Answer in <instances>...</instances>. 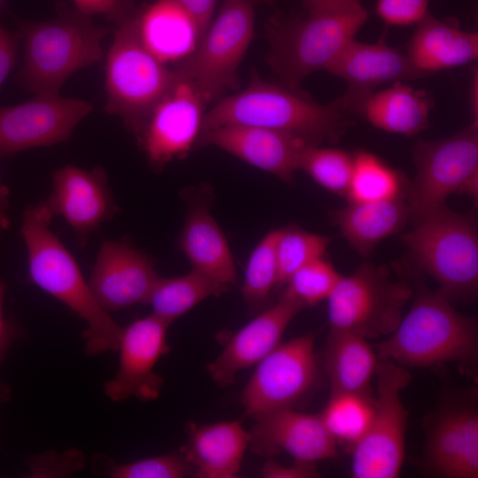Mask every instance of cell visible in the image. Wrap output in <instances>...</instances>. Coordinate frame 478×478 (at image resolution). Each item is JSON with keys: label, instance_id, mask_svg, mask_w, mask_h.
Masks as SVG:
<instances>
[{"label": "cell", "instance_id": "26", "mask_svg": "<svg viewBox=\"0 0 478 478\" xmlns=\"http://www.w3.org/2000/svg\"><path fill=\"white\" fill-rule=\"evenodd\" d=\"M180 246L192 269L219 282L236 284L235 266L226 237L204 204L195 205L184 223Z\"/></svg>", "mask_w": 478, "mask_h": 478}, {"label": "cell", "instance_id": "15", "mask_svg": "<svg viewBox=\"0 0 478 478\" xmlns=\"http://www.w3.org/2000/svg\"><path fill=\"white\" fill-rule=\"evenodd\" d=\"M170 325L153 313L137 319L122 329L118 350L120 363L115 376L104 385L113 402L129 397L151 401L160 395L163 379L155 373L158 359L166 355V332Z\"/></svg>", "mask_w": 478, "mask_h": 478}, {"label": "cell", "instance_id": "38", "mask_svg": "<svg viewBox=\"0 0 478 478\" xmlns=\"http://www.w3.org/2000/svg\"><path fill=\"white\" fill-rule=\"evenodd\" d=\"M434 0H378L375 12L388 26H409L418 23L429 12Z\"/></svg>", "mask_w": 478, "mask_h": 478}, {"label": "cell", "instance_id": "9", "mask_svg": "<svg viewBox=\"0 0 478 478\" xmlns=\"http://www.w3.org/2000/svg\"><path fill=\"white\" fill-rule=\"evenodd\" d=\"M413 289L395 281L383 266L362 264L343 276L328 297L330 328L349 330L366 339L390 335L404 315Z\"/></svg>", "mask_w": 478, "mask_h": 478}, {"label": "cell", "instance_id": "27", "mask_svg": "<svg viewBox=\"0 0 478 478\" xmlns=\"http://www.w3.org/2000/svg\"><path fill=\"white\" fill-rule=\"evenodd\" d=\"M432 106V98L425 90L397 81L370 95L358 113L382 131L413 136L428 127Z\"/></svg>", "mask_w": 478, "mask_h": 478}, {"label": "cell", "instance_id": "48", "mask_svg": "<svg viewBox=\"0 0 478 478\" xmlns=\"http://www.w3.org/2000/svg\"><path fill=\"white\" fill-rule=\"evenodd\" d=\"M4 4V0H0V8L3 7Z\"/></svg>", "mask_w": 478, "mask_h": 478}, {"label": "cell", "instance_id": "36", "mask_svg": "<svg viewBox=\"0 0 478 478\" xmlns=\"http://www.w3.org/2000/svg\"><path fill=\"white\" fill-rule=\"evenodd\" d=\"M341 277L334 266L322 257L297 270L284 284L282 295L304 307L312 306L328 299Z\"/></svg>", "mask_w": 478, "mask_h": 478}, {"label": "cell", "instance_id": "44", "mask_svg": "<svg viewBox=\"0 0 478 478\" xmlns=\"http://www.w3.org/2000/svg\"><path fill=\"white\" fill-rule=\"evenodd\" d=\"M474 79L472 81V87H471V97H470V104H471V110L473 113L474 122L473 124L477 125V73H474Z\"/></svg>", "mask_w": 478, "mask_h": 478}, {"label": "cell", "instance_id": "31", "mask_svg": "<svg viewBox=\"0 0 478 478\" xmlns=\"http://www.w3.org/2000/svg\"><path fill=\"white\" fill-rule=\"evenodd\" d=\"M404 176L376 155L359 150L353 155L346 195L349 203H369L405 197Z\"/></svg>", "mask_w": 478, "mask_h": 478}, {"label": "cell", "instance_id": "30", "mask_svg": "<svg viewBox=\"0 0 478 478\" xmlns=\"http://www.w3.org/2000/svg\"><path fill=\"white\" fill-rule=\"evenodd\" d=\"M231 287L196 270L177 277H159L146 301L152 313L171 325L210 297H219Z\"/></svg>", "mask_w": 478, "mask_h": 478}, {"label": "cell", "instance_id": "8", "mask_svg": "<svg viewBox=\"0 0 478 478\" xmlns=\"http://www.w3.org/2000/svg\"><path fill=\"white\" fill-rule=\"evenodd\" d=\"M251 0H224L196 48L174 69L204 104L237 85V69L254 35Z\"/></svg>", "mask_w": 478, "mask_h": 478}, {"label": "cell", "instance_id": "28", "mask_svg": "<svg viewBox=\"0 0 478 478\" xmlns=\"http://www.w3.org/2000/svg\"><path fill=\"white\" fill-rule=\"evenodd\" d=\"M367 340L349 330L330 328L324 361L331 391L369 393L379 359Z\"/></svg>", "mask_w": 478, "mask_h": 478}, {"label": "cell", "instance_id": "13", "mask_svg": "<svg viewBox=\"0 0 478 478\" xmlns=\"http://www.w3.org/2000/svg\"><path fill=\"white\" fill-rule=\"evenodd\" d=\"M256 366L241 396L245 413L256 418L292 406L310 390L317 378L312 335L281 343Z\"/></svg>", "mask_w": 478, "mask_h": 478}, {"label": "cell", "instance_id": "5", "mask_svg": "<svg viewBox=\"0 0 478 478\" xmlns=\"http://www.w3.org/2000/svg\"><path fill=\"white\" fill-rule=\"evenodd\" d=\"M108 33L75 8H60L57 18L22 25V81L36 96H59L73 73L102 59L101 42Z\"/></svg>", "mask_w": 478, "mask_h": 478}, {"label": "cell", "instance_id": "37", "mask_svg": "<svg viewBox=\"0 0 478 478\" xmlns=\"http://www.w3.org/2000/svg\"><path fill=\"white\" fill-rule=\"evenodd\" d=\"M192 469L183 454H166L109 466L114 478H182Z\"/></svg>", "mask_w": 478, "mask_h": 478}, {"label": "cell", "instance_id": "34", "mask_svg": "<svg viewBox=\"0 0 478 478\" xmlns=\"http://www.w3.org/2000/svg\"><path fill=\"white\" fill-rule=\"evenodd\" d=\"M278 230L266 234L252 251L245 269L242 294L251 310L267 301L271 290L278 284L276 241Z\"/></svg>", "mask_w": 478, "mask_h": 478}, {"label": "cell", "instance_id": "32", "mask_svg": "<svg viewBox=\"0 0 478 478\" xmlns=\"http://www.w3.org/2000/svg\"><path fill=\"white\" fill-rule=\"evenodd\" d=\"M374 413V398L369 393L331 391L319 414L336 443L351 450L366 433Z\"/></svg>", "mask_w": 478, "mask_h": 478}, {"label": "cell", "instance_id": "21", "mask_svg": "<svg viewBox=\"0 0 478 478\" xmlns=\"http://www.w3.org/2000/svg\"><path fill=\"white\" fill-rule=\"evenodd\" d=\"M305 307L285 295L244 325L227 342L220 354L207 366L220 387L232 384L240 371L257 365L280 343L294 317Z\"/></svg>", "mask_w": 478, "mask_h": 478}, {"label": "cell", "instance_id": "10", "mask_svg": "<svg viewBox=\"0 0 478 478\" xmlns=\"http://www.w3.org/2000/svg\"><path fill=\"white\" fill-rule=\"evenodd\" d=\"M376 396L370 426L351 449L354 478H397L405 450L407 411L401 392L411 382L410 372L391 360H379Z\"/></svg>", "mask_w": 478, "mask_h": 478}, {"label": "cell", "instance_id": "16", "mask_svg": "<svg viewBox=\"0 0 478 478\" xmlns=\"http://www.w3.org/2000/svg\"><path fill=\"white\" fill-rule=\"evenodd\" d=\"M204 105L193 86L178 75L137 135L152 166L162 167L192 149L201 134Z\"/></svg>", "mask_w": 478, "mask_h": 478}, {"label": "cell", "instance_id": "6", "mask_svg": "<svg viewBox=\"0 0 478 478\" xmlns=\"http://www.w3.org/2000/svg\"><path fill=\"white\" fill-rule=\"evenodd\" d=\"M402 238L417 265L449 299L473 297L478 284V233L473 213L445 205L415 220Z\"/></svg>", "mask_w": 478, "mask_h": 478}, {"label": "cell", "instance_id": "7", "mask_svg": "<svg viewBox=\"0 0 478 478\" xmlns=\"http://www.w3.org/2000/svg\"><path fill=\"white\" fill-rule=\"evenodd\" d=\"M178 79L143 42L138 13L119 24L105 62L104 111L118 115L136 135Z\"/></svg>", "mask_w": 478, "mask_h": 478}, {"label": "cell", "instance_id": "11", "mask_svg": "<svg viewBox=\"0 0 478 478\" xmlns=\"http://www.w3.org/2000/svg\"><path fill=\"white\" fill-rule=\"evenodd\" d=\"M476 390L446 391L426 417L420 468L440 478L478 477Z\"/></svg>", "mask_w": 478, "mask_h": 478}, {"label": "cell", "instance_id": "3", "mask_svg": "<svg viewBox=\"0 0 478 478\" xmlns=\"http://www.w3.org/2000/svg\"><path fill=\"white\" fill-rule=\"evenodd\" d=\"M412 297L395 330L374 345L378 359L419 367L476 363V320L459 312L448 297L423 284L416 285Z\"/></svg>", "mask_w": 478, "mask_h": 478}, {"label": "cell", "instance_id": "35", "mask_svg": "<svg viewBox=\"0 0 478 478\" xmlns=\"http://www.w3.org/2000/svg\"><path fill=\"white\" fill-rule=\"evenodd\" d=\"M331 239L311 233L297 226L279 229L276 241L278 284L282 287L300 267L324 257Z\"/></svg>", "mask_w": 478, "mask_h": 478}, {"label": "cell", "instance_id": "20", "mask_svg": "<svg viewBox=\"0 0 478 478\" xmlns=\"http://www.w3.org/2000/svg\"><path fill=\"white\" fill-rule=\"evenodd\" d=\"M45 204L52 215H60L69 223L81 246L117 210L101 167L86 171L66 166L56 170L52 192Z\"/></svg>", "mask_w": 478, "mask_h": 478}, {"label": "cell", "instance_id": "12", "mask_svg": "<svg viewBox=\"0 0 478 478\" xmlns=\"http://www.w3.org/2000/svg\"><path fill=\"white\" fill-rule=\"evenodd\" d=\"M415 177L407 187L406 203L413 220L445 205L453 193L478 174L477 125L442 140L416 143Z\"/></svg>", "mask_w": 478, "mask_h": 478}, {"label": "cell", "instance_id": "17", "mask_svg": "<svg viewBox=\"0 0 478 478\" xmlns=\"http://www.w3.org/2000/svg\"><path fill=\"white\" fill-rule=\"evenodd\" d=\"M327 71L346 82L344 94L335 101L344 112L355 113L380 86L425 77L406 53L389 46L384 37L374 43L354 39Z\"/></svg>", "mask_w": 478, "mask_h": 478}, {"label": "cell", "instance_id": "39", "mask_svg": "<svg viewBox=\"0 0 478 478\" xmlns=\"http://www.w3.org/2000/svg\"><path fill=\"white\" fill-rule=\"evenodd\" d=\"M74 8L85 16L103 15L120 24L133 13L130 0H72Z\"/></svg>", "mask_w": 478, "mask_h": 478}, {"label": "cell", "instance_id": "41", "mask_svg": "<svg viewBox=\"0 0 478 478\" xmlns=\"http://www.w3.org/2000/svg\"><path fill=\"white\" fill-rule=\"evenodd\" d=\"M193 19L198 31V42L212 21L217 0H174ZM198 44V43H197Z\"/></svg>", "mask_w": 478, "mask_h": 478}, {"label": "cell", "instance_id": "40", "mask_svg": "<svg viewBox=\"0 0 478 478\" xmlns=\"http://www.w3.org/2000/svg\"><path fill=\"white\" fill-rule=\"evenodd\" d=\"M261 474L266 478H313L319 476L316 463L295 460L292 465H281L268 459L263 466Z\"/></svg>", "mask_w": 478, "mask_h": 478}, {"label": "cell", "instance_id": "45", "mask_svg": "<svg viewBox=\"0 0 478 478\" xmlns=\"http://www.w3.org/2000/svg\"><path fill=\"white\" fill-rule=\"evenodd\" d=\"M4 294V286L0 281V353L3 351L4 345L6 341V326L3 318L2 304Z\"/></svg>", "mask_w": 478, "mask_h": 478}, {"label": "cell", "instance_id": "24", "mask_svg": "<svg viewBox=\"0 0 478 478\" xmlns=\"http://www.w3.org/2000/svg\"><path fill=\"white\" fill-rule=\"evenodd\" d=\"M251 435L238 420L195 427L183 456L201 478L238 476Z\"/></svg>", "mask_w": 478, "mask_h": 478}, {"label": "cell", "instance_id": "47", "mask_svg": "<svg viewBox=\"0 0 478 478\" xmlns=\"http://www.w3.org/2000/svg\"><path fill=\"white\" fill-rule=\"evenodd\" d=\"M252 2L255 1V2H260V3H265V4H273L274 0H251Z\"/></svg>", "mask_w": 478, "mask_h": 478}, {"label": "cell", "instance_id": "22", "mask_svg": "<svg viewBox=\"0 0 478 478\" xmlns=\"http://www.w3.org/2000/svg\"><path fill=\"white\" fill-rule=\"evenodd\" d=\"M199 145H212L280 178L294 181L302 150L307 143L295 135L246 125H227L200 135Z\"/></svg>", "mask_w": 478, "mask_h": 478}, {"label": "cell", "instance_id": "4", "mask_svg": "<svg viewBox=\"0 0 478 478\" xmlns=\"http://www.w3.org/2000/svg\"><path fill=\"white\" fill-rule=\"evenodd\" d=\"M367 19L358 0L309 9L272 30L267 61L286 87L299 90L305 77L327 71Z\"/></svg>", "mask_w": 478, "mask_h": 478}, {"label": "cell", "instance_id": "25", "mask_svg": "<svg viewBox=\"0 0 478 478\" xmlns=\"http://www.w3.org/2000/svg\"><path fill=\"white\" fill-rule=\"evenodd\" d=\"M334 224L348 243L367 257L383 240L399 232L410 217L405 197L391 200L349 203L332 212Z\"/></svg>", "mask_w": 478, "mask_h": 478}, {"label": "cell", "instance_id": "19", "mask_svg": "<svg viewBox=\"0 0 478 478\" xmlns=\"http://www.w3.org/2000/svg\"><path fill=\"white\" fill-rule=\"evenodd\" d=\"M254 419L250 445L259 454L285 452L297 461L312 463L337 455V443L319 414L297 412L289 406Z\"/></svg>", "mask_w": 478, "mask_h": 478}, {"label": "cell", "instance_id": "1", "mask_svg": "<svg viewBox=\"0 0 478 478\" xmlns=\"http://www.w3.org/2000/svg\"><path fill=\"white\" fill-rule=\"evenodd\" d=\"M51 217L46 204L31 206L24 213L21 234L30 277L86 322L82 336L88 355L117 351L123 328L98 303L75 259L51 231Z\"/></svg>", "mask_w": 478, "mask_h": 478}, {"label": "cell", "instance_id": "29", "mask_svg": "<svg viewBox=\"0 0 478 478\" xmlns=\"http://www.w3.org/2000/svg\"><path fill=\"white\" fill-rule=\"evenodd\" d=\"M142 39L163 63L183 58L198 43L193 19L174 0H158L138 12Z\"/></svg>", "mask_w": 478, "mask_h": 478}, {"label": "cell", "instance_id": "2", "mask_svg": "<svg viewBox=\"0 0 478 478\" xmlns=\"http://www.w3.org/2000/svg\"><path fill=\"white\" fill-rule=\"evenodd\" d=\"M344 112L336 101L320 104L299 90L266 82L254 74L244 89L220 98L204 113L201 134L227 125H246L320 145L340 137L347 125Z\"/></svg>", "mask_w": 478, "mask_h": 478}, {"label": "cell", "instance_id": "18", "mask_svg": "<svg viewBox=\"0 0 478 478\" xmlns=\"http://www.w3.org/2000/svg\"><path fill=\"white\" fill-rule=\"evenodd\" d=\"M158 278L149 256L125 243L104 241L89 283L98 303L110 312L146 303Z\"/></svg>", "mask_w": 478, "mask_h": 478}, {"label": "cell", "instance_id": "23", "mask_svg": "<svg viewBox=\"0 0 478 478\" xmlns=\"http://www.w3.org/2000/svg\"><path fill=\"white\" fill-rule=\"evenodd\" d=\"M406 55L425 76L462 66L478 58V35L466 31L458 23L440 19L428 12L416 23Z\"/></svg>", "mask_w": 478, "mask_h": 478}, {"label": "cell", "instance_id": "33", "mask_svg": "<svg viewBox=\"0 0 478 478\" xmlns=\"http://www.w3.org/2000/svg\"><path fill=\"white\" fill-rule=\"evenodd\" d=\"M353 155L343 150L306 144L300 154L298 169L325 189L346 197Z\"/></svg>", "mask_w": 478, "mask_h": 478}, {"label": "cell", "instance_id": "46", "mask_svg": "<svg viewBox=\"0 0 478 478\" xmlns=\"http://www.w3.org/2000/svg\"><path fill=\"white\" fill-rule=\"evenodd\" d=\"M308 9L336 4L350 0H304Z\"/></svg>", "mask_w": 478, "mask_h": 478}, {"label": "cell", "instance_id": "43", "mask_svg": "<svg viewBox=\"0 0 478 478\" xmlns=\"http://www.w3.org/2000/svg\"><path fill=\"white\" fill-rule=\"evenodd\" d=\"M8 194V189L0 184V226L3 228H6L9 226V218L7 215Z\"/></svg>", "mask_w": 478, "mask_h": 478}, {"label": "cell", "instance_id": "14", "mask_svg": "<svg viewBox=\"0 0 478 478\" xmlns=\"http://www.w3.org/2000/svg\"><path fill=\"white\" fill-rule=\"evenodd\" d=\"M92 111L89 102L59 96H36L15 106L0 107V156L65 142Z\"/></svg>", "mask_w": 478, "mask_h": 478}, {"label": "cell", "instance_id": "42", "mask_svg": "<svg viewBox=\"0 0 478 478\" xmlns=\"http://www.w3.org/2000/svg\"><path fill=\"white\" fill-rule=\"evenodd\" d=\"M16 53L15 39L0 22V88L14 66Z\"/></svg>", "mask_w": 478, "mask_h": 478}]
</instances>
